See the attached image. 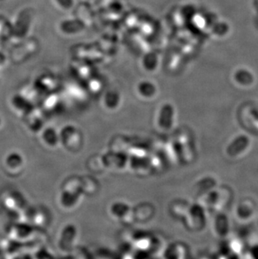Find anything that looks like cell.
<instances>
[{"instance_id":"1","label":"cell","mask_w":258,"mask_h":259,"mask_svg":"<svg viewBox=\"0 0 258 259\" xmlns=\"http://www.w3.org/2000/svg\"><path fill=\"white\" fill-rule=\"evenodd\" d=\"M3 207L8 214L17 219H21L28 206L26 199L21 192L17 191H8L3 196Z\"/></svg>"},{"instance_id":"2","label":"cell","mask_w":258,"mask_h":259,"mask_svg":"<svg viewBox=\"0 0 258 259\" xmlns=\"http://www.w3.org/2000/svg\"><path fill=\"white\" fill-rule=\"evenodd\" d=\"M15 22L13 25V38L22 39L29 31L32 22V12L29 9L21 10L15 18Z\"/></svg>"},{"instance_id":"3","label":"cell","mask_w":258,"mask_h":259,"mask_svg":"<svg viewBox=\"0 0 258 259\" xmlns=\"http://www.w3.org/2000/svg\"><path fill=\"white\" fill-rule=\"evenodd\" d=\"M34 232L33 226L25 222H19L10 227L8 232V237L10 239L19 242H29Z\"/></svg>"},{"instance_id":"4","label":"cell","mask_w":258,"mask_h":259,"mask_svg":"<svg viewBox=\"0 0 258 259\" xmlns=\"http://www.w3.org/2000/svg\"><path fill=\"white\" fill-rule=\"evenodd\" d=\"M10 104L15 109V112L20 113L21 115L25 116V117L34 110V107H33L31 101L20 93H17L13 96L10 99Z\"/></svg>"},{"instance_id":"5","label":"cell","mask_w":258,"mask_h":259,"mask_svg":"<svg viewBox=\"0 0 258 259\" xmlns=\"http://www.w3.org/2000/svg\"><path fill=\"white\" fill-rule=\"evenodd\" d=\"M5 164L10 171L19 172L24 165V158L22 154L18 152H10L5 157Z\"/></svg>"},{"instance_id":"6","label":"cell","mask_w":258,"mask_h":259,"mask_svg":"<svg viewBox=\"0 0 258 259\" xmlns=\"http://www.w3.org/2000/svg\"><path fill=\"white\" fill-rule=\"evenodd\" d=\"M25 119H26L25 122L29 130H31L33 132H38L43 127V120L40 119L39 116H37L34 110L25 116Z\"/></svg>"},{"instance_id":"7","label":"cell","mask_w":258,"mask_h":259,"mask_svg":"<svg viewBox=\"0 0 258 259\" xmlns=\"http://www.w3.org/2000/svg\"><path fill=\"white\" fill-rule=\"evenodd\" d=\"M13 25L10 20L5 18L0 17V39L8 40L10 38H13Z\"/></svg>"},{"instance_id":"8","label":"cell","mask_w":258,"mask_h":259,"mask_svg":"<svg viewBox=\"0 0 258 259\" xmlns=\"http://www.w3.org/2000/svg\"><path fill=\"white\" fill-rule=\"evenodd\" d=\"M42 139L44 140V142L47 145H49V146L56 145L59 140L58 135H57L56 131L53 128H52V127L47 128V130H45L43 131V133H42Z\"/></svg>"},{"instance_id":"9","label":"cell","mask_w":258,"mask_h":259,"mask_svg":"<svg viewBox=\"0 0 258 259\" xmlns=\"http://www.w3.org/2000/svg\"><path fill=\"white\" fill-rule=\"evenodd\" d=\"M7 56H6L5 52L0 51V67L5 66L6 62H7Z\"/></svg>"},{"instance_id":"10","label":"cell","mask_w":258,"mask_h":259,"mask_svg":"<svg viewBox=\"0 0 258 259\" xmlns=\"http://www.w3.org/2000/svg\"><path fill=\"white\" fill-rule=\"evenodd\" d=\"M14 259H29V257L27 256V255H20V256H17V257H15Z\"/></svg>"},{"instance_id":"11","label":"cell","mask_w":258,"mask_h":259,"mask_svg":"<svg viewBox=\"0 0 258 259\" xmlns=\"http://www.w3.org/2000/svg\"><path fill=\"white\" fill-rule=\"evenodd\" d=\"M2 125V118H1V117H0V126Z\"/></svg>"},{"instance_id":"12","label":"cell","mask_w":258,"mask_h":259,"mask_svg":"<svg viewBox=\"0 0 258 259\" xmlns=\"http://www.w3.org/2000/svg\"><path fill=\"white\" fill-rule=\"evenodd\" d=\"M0 1H4V0H0Z\"/></svg>"},{"instance_id":"13","label":"cell","mask_w":258,"mask_h":259,"mask_svg":"<svg viewBox=\"0 0 258 259\" xmlns=\"http://www.w3.org/2000/svg\"><path fill=\"white\" fill-rule=\"evenodd\" d=\"M0 259H1V258H0Z\"/></svg>"}]
</instances>
